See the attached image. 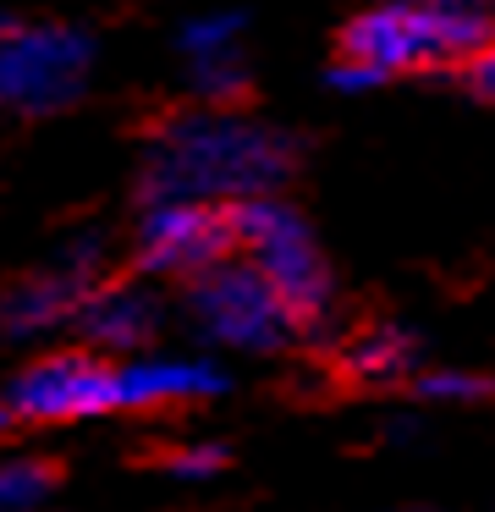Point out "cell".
I'll use <instances>...</instances> for the list:
<instances>
[{"instance_id": "8992f818", "label": "cell", "mask_w": 495, "mask_h": 512, "mask_svg": "<svg viewBox=\"0 0 495 512\" xmlns=\"http://www.w3.org/2000/svg\"><path fill=\"white\" fill-rule=\"evenodd\" d=\"M99 281H105V237L99 232L61 237V248L39 270H28L22 281H11L0 292V342H39V336L72 325L77 303Z\"/></svg>"}, {"instance_id": "5b68a950", "label": "cell", "mask_w": 495, "mask_h": 512, "mask_svg": "<svg viewBox=\"0 0 495 512\" xmlns=\"http://www.w3.org/2000/svg\"><path fill=\"white\" fill-rule=\"evenodd\" d=\"M182 314L209 347H226V353H281L303 336L286 303L270 292V281L237 254L187 281Z\"/></svg>"}, {"instance_id": "52a82bcc", "label": "cell", "mask_w": 495, "mask_h": 512, "mask_svg": "<svg viewBox=\"0 0 495 512\" xmlns=\"http://www.w3.org/2000/svg\"><path fill=\"white\" fill-rule=\"evenodd\" d=\"M0 402H6L11 424H77L116 413V358L88 353V347L44 353L11 375Z\"/></svg>"}, {"instance_id": "277c9868", "label": "cell", "mask_w": 495, "mask_h": 512, "mask_svg": "<svg viewBox=\"0 0 495 512\" xmlns=\"http://www.w3.org/2000/svg\"><path fill=\"white\" fill-rule=\"evenodd\" d=\"M99 39L77 23H17L0 34V111L55 116L83 100Z\"/></svg>"}, {"instance_id": "d6986e66", "label": "cell", "mask_w": 495, "mask_h": 512, "mask_svg": "<svg viewBox=\"0 0 495 512\" xmlns=\"http://www.w3.org/2000/svg\"><path fill=\"white\" fill-rule=\"evenodd\" d=\"M396 512H435V507H396Z\"/></svg>"}, {"instance_id": "5bb4252c", "label": "cell", "mask_w": 495, "mask_h": 512, "mask_svg": "<svg viewBox=\"0 0 495 512\" xmlns=\"http://www.w3.org/2000/svg\"><path fill=\"white\" fill-rule=\"evenodd\" d=\"M242 28H248L242 12H198V17H187V23L176 28V56L198 61V56H215V50H237Z\"/></svg>"}, {"instance_id": "2e32d148", "label": "cell", "mask_w": 495, "mask_h": 512, "mask_svg": "<svg viewBox=\"0 0 495 512\" xmlns=\"http://www.w3.org/2000/svg\"><path fill=\"white\" fill-rule=\"evenodd\" d=\"M220 468H226V446L220 441H193V446H176V452L165 457V474L182 479V485H204Z\"/></svg>"}, {"instance_id": "7c38bea8", "label": "cell", "mask_w": 495, "mask_h": 512, "mask_svg": "<svg viewBox=\"0 0 495 512\" xmlns=\"http://www.w3.org/2000/svg\"><path fill=\"white\" fill-rule=\"evenodd\" d=\"M187 89H193V100L209 105V111H242V100L253 94V72H248L242 45L187 61Z\"/></svg>"}, {"instance_id": "ba28073f", "label": "cell", "mask_w": 495, "mask_h": 512, "mask_svg": "<svg viewBox=\"0 0 495 512\" xmlns=\"http://www.w3.org/2000/svg\"><path fill=\"white\" fill-rule=\"evenodd\" d=\"M231 254H237L231 248V210H220V204H143L138 232H132V265L149 281H193Z\"/></svg>"}, {"instance_id": "ac0fdd59", "label": "cell", "mask_w": 495, "mask_h": 512, "mask_svg": "<svg viewBox=\"0 0 495 512\" xmlns=\"http://www.w3.org/2000/svg\"><path fill=\"white\" fill-rule=\"evenodd\" d=\"M11 430V413H6V402H0V435H6Z\"/></svg>"}, {"instance_id": "9a60e30c", "label": "cell", "mask_w": 495, "mask_h": 512, "mask_svg": "<svg viewBox=\"0 0 495 512\" xmlns=\"http://www.w3.org/2000/svg\"><path fill=\"white\" fill-rule=\"evenodd\" d=\"M413 391L424 402H457V408H473V402L490 397V380L479 369H418Z\"/></svg>"}, {"instance_id": "4fadbf2b", "label": "cell", "mask_w": 495, "mask_h": 512, "mask_svg": "<svg viewBox=\"0 0 495 512\" xmlns=\"http://www.w3.org/2000/svg\"><path fill=\"white\" fill-rule=\"evenodd\" d=\"M55 485L61 468L50 457H0V512H44Z\"/></svg>"}, {"instance_id": "7a4b0ae2", "label": "cell", "mask_w": 495, "mask_h": 512, "mask_svg": "<svg viewBox=\"0 0 495 512\" xmlns=\"http://www.w3.org/2000/svg\"><path fill=\"white\" fill-rule=\"evenodd\" d=\"M473 50H490V0H374L336 39V56L369 67L380 83L451 72Z\"/></svg>"}, {"instance_id": "30bf717a", "label": "cell", "mask_w": 495, "mask_h": 512, "mask_svg": "<svg viewBox=\"0 0 495 512\" xmlns=\"http://www.w3.org/2000/svg\"><path fill=\"white\" fill-rule=\"evenodd\" d=\"M160 325H165V303L143 281H99L72 314V331L83 336V347L105 358L143 353L160 336Z\"/></svg>"}, {"instance_id": "e0dca14e", "label": "cell", "mask_w": 495, "mask_h": 512, "mask_svg": "<svg viewBox=\"0 0 495 512\" xmlns=\"http://www.w3.org/2000/svg\"><path fill=\"white\" fill-rule=\"evenodd\" d=\"M451 78L462 83V94H468L473 105H490V94H495V56H490V50H473L468 61L451 67Z\"/></svg>"}, {"instance_id": "6da1fadb", "label": "cell", "mask_w": 495, "mask_h": 512, "mask_svg": "<svg viewBox=\"0 0 495 512\" xmlns=\"http://www.w3.org/2000/svg\"><path fill=\"white\" fill-rule=\"evenodd\" d=\"M297 138L248 111L187 105L149 127L138 155V199H187V204H248L270 199L297 171Z\"/></svg>"}, {"instance_id": "9c48e42d", "label": "cell", "mask_w": 495, "mask_h": 512, "mask_svg": "<svg viewBox=\"0 0 495 512\" xmlns=\"http://www.w3.org/2000/svg\"><path fill=\"white\" fill-rule=\"evenodd\" d=\"M226 369L215 358H182V353H132L116 358V413H154V408H187V402L226 397Z\"/></svg>"}, {"instance_id": "8fae6325", "label": "cell", "mask_w": 495, "mask_h": 512, "mask_svg": "<svg viewBox=\"0 0 495 512\" xmlns=\"http://www.w3.org/2000/svg\"><path fill=\"white\" fill-rule=\"evenodd\" d=\"M341 369H347L352 386H407L424 369V342L396 320L369 325V331H358L347 342Z\"/></svg>"}, {"instance_id": "3957f363", "label": "cell", "mask_w": 495, "mask_h": 512, "mask_svg": "<svg viewBox=\"0 0 495 512\" xmlns=\"http://www.w3.org/2000/svg\"><path fill=\"white\" fill-rule=\"evenodd\" d=\"M231 248L270 281V292L286 303V314L297 320L303 336H314L330 320L336 276H330L325 248H319L314 226L303 221L297 204H286L281 193L231 204Z\"/></svg>"}]
</instances>
